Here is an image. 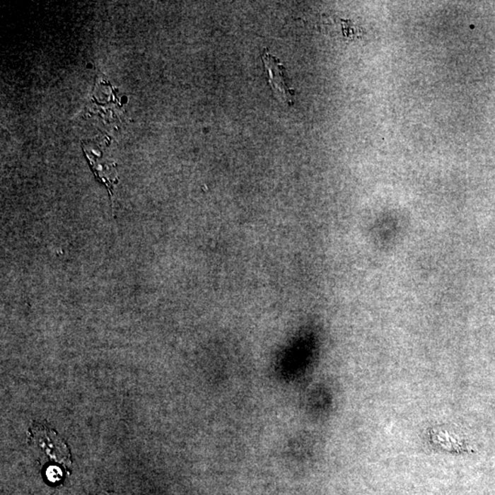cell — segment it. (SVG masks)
I'll use <instances>...</instances> for the list:
<instances>
[{"instance_id": "7a4b0ae2", "label": "cell", "mask_w": 495, "mask_h": 495, "mask_svg": "<svg viewBox=\"0 0 495 495\" xmlns=\"http://www.w3.org/2000/svg\"><path fill=\"white\" fill-rule=\"evenodd\" d=\"M404 231V224H399L398 222L388 221L379 222V224H374V240H376L380 248H385L395 245L396 241L400 239Z\"/></svg>"}, {"instance_id": "3957f363", "label": "cell", "mask_w": 495, "mask_h": 495, "mask_svg": "<svg viewBox=\"0 0 495 495\" xmlns=\"http://www.w3.org/2000/svg\"><path fill=\"white\" fill-rule=\"evenodd\" d=\"M100 495H107V494H100Z\"/></svg>"}, {"instance_id": "6da1fadb", "label": "cell", "mask_w": 495, "mask_h": 495, "mask_svg": "<svg viewBox=\"0 0 495 495\" xmlns=\"http://www.w3.org/2000/svg\"><path fill=\"white\" fill-rule=\"evenodd\" d=\"M262 60L269 74V83L274 89L276 97L283 103L293 105V92L284 82L281 64L268 52L262 55Z\"/></svg>"}]
</instances>
